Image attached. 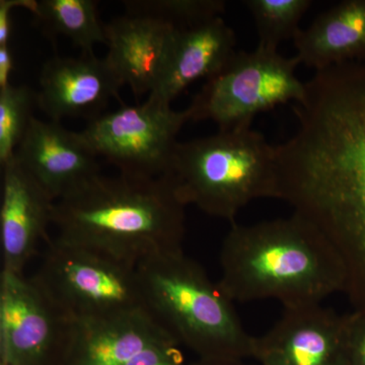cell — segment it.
<instances>
[{
    "label": "cell",
    "instance_id": "8",
    "mask_svg": "<svg viewBox=\"0 0 365 365\" xmlns=\"http://www.w3.org/2000/svg\"><path fill=\"white\" fill-rule=\"evenodd\" d=\"M190 122L187 109L175 111L170 105L148 100L104 113L88 122L78 134L97 157L104 158L119 174L141 178L169 175L179 141L177 137Z\"/></svg>",
    "mask_w": 365,
    "mask_h": 365
},
{
    "label": "cell",
    "instance_id": "3",
    "mask_svg": "<svg viewBox=\"0 0 365 365\" xmlns=\"http://www.w3.org/2000/svg\"><path fill=\"white\" fill-rule=\"evenodd\" d=\"M217 284L232 302L274 299L284 309L314 306L343 292L342 262L325 235L302 218L232 222L222 242Z\"/></svg>",
    "mask_w": 365,
    "mask_h": 365
},
{
    "label": "cell",
    "instance_id": "11",
    "mask_svg": "<svg viewBox=\"0 0 365 365\" xmlns=\"http://www.w3.org/2000/svg\"><path fill=\"white\" fill-rule=\"evenodd\" d=\"M121 78L105 58L93 53L74 57H53L43 66L38 108L52 121L101 115L112 98H119Z\"/></svg>",
    "mask_w": 365,
    "mask_h": 365
},
{
    "label": "cell",
    "instance_id": "2",
    "mask_svg": "<svg viewBox=\"0 0 365 365\" xmlns=\"http://www.w3.org/2000/svg\"><path fill=\"white\" fill-rule=\"evenodd\" d=\"M186 203L170 175L98 174L55 201L59 241L136 267L153 255L181 251Z\"/></svg>",
    "mask_w": 365,
    "mask_h": 365
},
{
    "label": "cell",
    "instance_id": "10",
    "mask_svg": "<svg viewBox=\"0 0 365 365\" xmlns=\"http://www.w3.org/2000/svg\"><path fill=\"white\" fill-rule=\"evenodd\" d=\"M253 359L261 365H347L345 316L321 304L284 309L255 337Z\"/></svg>",
    "mask_w": 365,
    "mask_h": 365
},
{
    "label": "cell",
    "instance_id": "22",
    "mask_svg": "<svg viewBox=\"0 0 365 365\" xmlns=\"http://www.w3.org/2000/svg\"><path fill=\"white\" fill-rule=\"evenodd\" d=\"M174 336L150 346L126 365H187Z\"/></svg>",
    "mask_w": 365,
    "mask_h": 365
},
{
    "label": "cell",
    "instance_id": "19",
    "mask_svg": "<svg viewBox=\"0 0 365 365\" xmlns=\"http://www.w3.org/2000/svg\"><path fill=\"white\" fill-rule=\"evenodd\" d=\"M253 18L258 47L278 50L284 41L294 40L300 21L313 6L312 0H246Z\"/></svg>",
    "mask_w": 365,
    "mask_h": 365
},
{
    "label": "cell",
    "instance_id": "5",
    "mask_svg": "<svg viewBox=\"0 0 365 365\" xmlns=\"http://www.w3.org/2000/svg\"><path fill=\"white\" fill-rule=\"evenodd\" d=\"M169 175L186 205L232 223L252 201L278 199L276 146L251 127L178 143Z\"/></svg>",
    "mask_w": 365,
    "mask_h": 365
},
{
    "label": "cell",
    "instance_id": "1",
    "mask_svg": "<svg viewBox=\"0 0 365 365\" xmlns=\"http://www.w3.org/2000/svg\"><path fill=\"white\" fill-rule=\"evenodd\" d=\"M294 111L297 132L276 146L278 199L332 245L365 313V64L316 71Z\"/></svg>",
    "mask_w": 365,
    "mask_h": 365
},
{
    "label": "cell",
    "instance_id": "26",
    "mask_svg": "<svg viewBox=\"0 0 365 365\" xmlns=\"http://www.w3.org/2000/svg\"><path fill=\"white\" fill-rule=\"evenodd\" d=\"M190 365H249L242 359H200L198 361Z\"/></svg>",
    "mask_w": 365,
    "mask_h": 365
},
{
    "label": "cell",
    "instance_id": "20",
    "mask_svg": "<svg viewBox=\"0 0 365 365\" xmlns=\"http://www.w3.org/2000/svg\"><path fill=\"white\" fill-rule=\"evenodd\" d=\"M38 107L37 93L28 86L0 90V165L16 153Z\"/></svg>",
    "mask_w": 365,
    "mask_h": 365
},
{
    "label": "cell",
    "instance_id": "25",
    "mask_svg": "<svg viewBox=\"0 0 365 365\" xmlns=\"http://www.w3.org/2000/svg\"><path fill=\"white\" fill-rule=\"evenodd\" d=\"M14 71V57L11 46L0 47V90L7 88L9 78Z\"/></svg>",
    "mask_w": 365,
    "mask_h": 365
},
{
    "label": "cell",
    "instance_id": "21",
    "mask_svg": "<svg viewBox=\"0 0 365 365\" xmlns=\"http://www.w3.org/2000/svg\"><path fill=\"white\" fill-rule=\"evenodd\" d=\"M126 14L150 16L184 29L222 16L227 4L222 0H127Z\"/></svg>",
    "mask_w": 365,
    "mask_h": 365
},
{
    "label": "cell",
    "instance_id": "23",
    "mask_svg": "<svg viewBox=\"0 0 365 365\" xmlns=\"http://www.w3.org/2000/svg\"><path fill=\"white\" fill-rule=\"evenodd\" d=\"M347 365H365V313L345 314Z\"/></svg>",
    "mask_w": 365,
    "mask_h": 365
},
{
    "label": "cell",
    "instance_id": "9",
    "mask_svg": "<svg viewBox=\"0 0 365 365\" xmlns=\"http://www.w3.org/2000/svg\"><path fill=\"white\" fill-rule=\"evenodd\" d=\"M72 322L33 277L0 273V359L61 365Z\"/></svg>",
    "mask_w": 365,
    "mask_h": 365
},
{
    "label": "cell",
    "instance_id": "17",
    "mask_svg": "<svg viewBox=\"0 0 365 365\" xmlns=\"http://www.w3.org/2000/svg\"><path fill=\"white\" fill-rule=\"evenodd\" d=\"M300 64L316 71L365 59V0H344L319 14L294 40Z\"/></svg>",
    "mask_w": 365,
    "mask_h": 365
},
{
    "label": "cell",
    "instance_id": "14",
    "mask_svg": "<svg viewBox=\"0 0 365 365\" xmlns=\"http://www.w3.org/2000/svg\"><path fill=\"white\" fill-rule=\"evenodd\" d=\"M174 26L150 16L125 14L105 25V58L139 97L155 90L167 64Z\"/></svg>",
    "mask_w": 365,
    "mask_h": 365
},
{
    "label": "cell",
    "instance_id": "24",
    "mask_svg": "<svg viewBox=\"0 0 365 365\" xmlns=\"http://www.w3.org/2000/svg\"><path fill=\"white\" fill-rule=\"evenodd\" d=\"M16 7H24L33 14L38 9L35 0H1L0 1V47L9 46L11 36V13Z\"/></svg>",
    "mask_w": 365,
    "mask_h": 365
},
{
    "label": "cell",
    "instance_id": "27",
    "mask_svg": "<svg viewBox=\"0 0 365 365\" xmlns=\"http://www.w3.org/2000/svg\"><path fill=\"white\" fill-rule=\"evenodd\" d=\"M0 365H11L6 359H0Z\"/></svg>",
    "mask_w": 365,
    "mask_h": 365
},
{
    "label": "cell",
    "instance_id": "18",
    "mask_svg": "<svg viewBox=\"0 0 365 365\" xmlns=\"http://www.w3.org/2000/svg\"><path fill=\"white\" fill-rule=\"evenodd\" d=\"M97 6L93 0H42L34 16L47 32L64 36L83 54H91L98 43L106 44L105 25L98 20Z\"/></svg>",
    "mask_w": 365,
    "mask_h": 365
},
{
    "label": "cell",
    "instance_id": "15",
    "mask_svg": "<svg viewBox=\"0 0 365 365\" xmlns=\"http://www.w3.org/2000/svg\"><path fill=\"white\" fill-rule=\"evenodd\" d=\"M169 336L173 335L146 309L72 322L61 365H126Z\"/></svg>",
    "mask_w": 365,
    "mask_h": 365
},
{
    "label": "cell",
    "instance_id": "12",
    "mask_svg": "<svg viewBox=\"0 0 365 365\" xmlns=\"http://www.w3.org/2000/svg\"><path fill=\"white\" fill-rule=\"evenodd\" d=\"M0 246L2 270L24 274L41 241H49L55 200L16 160L1 165Z\"/></svg>",
    "mask_w": 365,
    "mask_h": 365
},
{
    "label": "cell",
    "instance_id": "6",
    "mask_svg": "<svg viewBox=\"0 0 365 365\" xmlns=\"http://www.w3.org/2000/svg\"><path fill=\"white\" fill-rule=\"evenodd\" d=\"M46 244L33 277L71 322L146 309L134 266L56 237Z\"/></svg>",
    "mask_w": 365,
    "mask_h": 365
},
{
    "label": "cell",
    "instance_id": "13",
    "mask_svg": "<svg viewBox=\"0 0 365 365\" xmlns=\"http://www.w3.org/2000/svg\"><path fill=\"white\" fill-rule=\"evenodd\" d=\"M14 155L55 201L101 174L97 155L78 132L52 120L34 117Z\"/></svg>",
    "mask_w": 365,
    "mask_h": 365
},
{
    "label": "cell",
    "instance_id": "16",
    "mask_svg": "<svg viewBox=\"0 0 365 365\" xmlns=\"http://www.w3.org/2000/svg\"><path fill=\"white\" fill-rule=\"evenodd\" d=\"M235 31L222 16L176 29L160 81L148 98L170 105L195 81L212 78L237 51Z\"/></svg>",
    "mask_w": 365,
    "mask_h": 365
},
{
    "label": "cell",
    "instance_id": "4",
    "mask_svg": "<svg viewBox=\"0 0 365 365\" xmlns=\"http://www.w3.org/2000/svg\"><path fill=\"white\" fill-rule=\"evenodd\" d=\"M146 309L180 344L205 359H253L255 337L200 264L181 251L136 266Z\"/></svg>",
    "mask_w": 365,
    "mask_h": 365
},
{
    "label": "cell",
    "instance_id": "7",
    "mask_svg": "<svg viewBox=\"0 0 365 365\" xmlns=\"http://www.w3.org/2000/svg\"><path fill=\"white\" fill-rule=\"evenodd\" d=\"M297 57L257 47L235 52L227 66L207 79L187 108L190 121H212L218 130L251 127L256 115L289 102L299 103L306 83L299 81Z\"/></svg>",
    "mask_w": 365,
    "mask_h": 365
}]
</instances>
